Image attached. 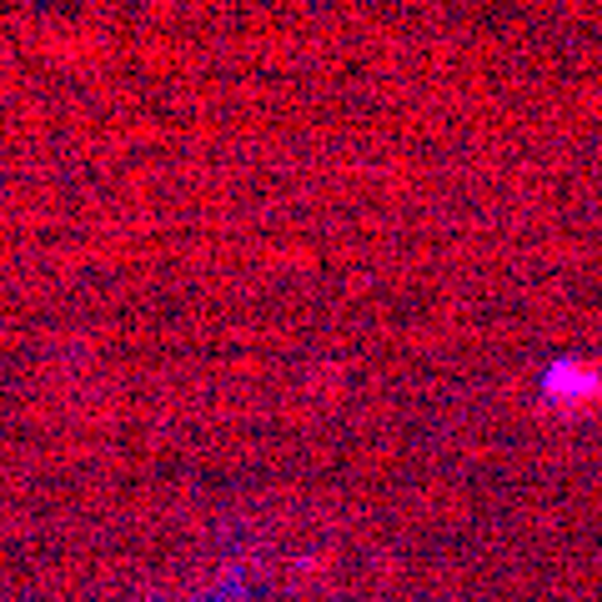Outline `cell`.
Instances as JSON below:
<instances>
[{"mask_svg":"<svg viewBox=\"0 0 602 602\" xmlns=\"http://www.w3.org/2000/svg\"><path fill=\"white\" fill-rule=\"evenodd\" d=\"M542 392L552 402H597L602 397V372L582 362H552L542 372Z\"/></svg>","mask_w":602,"mask_h":602,"instance_id":"1","label":"cell"}]
</instances>
